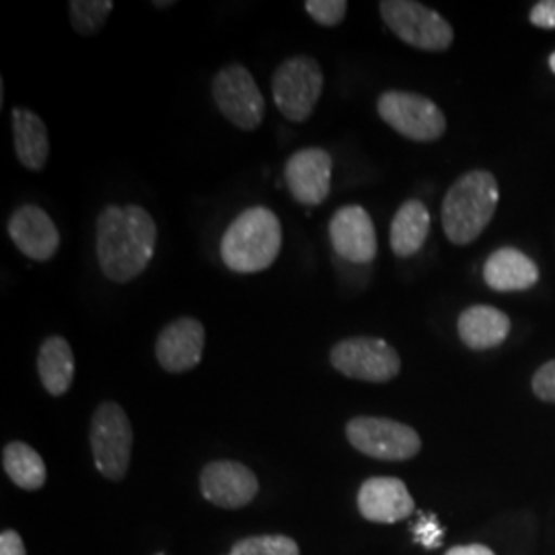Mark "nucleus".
Returning a JSON list of instances; mask_svg holds the SVG:
<instances>
[{"label": "nucleus", "instance_id": "13", "mask_svg": "<svg viewBox=\"0 0 555 555\" xmlns=\"http://www.w3.org/2000/svg\"><path fill=\"white\" fill-rule=\"evenodd\" d=\"M330 241L337 256L350 263H371L377 258V231L371 215L350 204L336 210L330 220Z\"/></svg>", "mask_w": 555, "mask_h": 555}, {"label": "nucleus", "instance_id": "16", "mask_svg": "<svg viewBox=\"0 0 555 555\" xmlns=\"http://www.w3.org/2000/svg\"><path fill=\"white\" fill-rule=\"evenodd\" d=\"M358 511L371 522L391 525L414 515L416 502L397 477H371L358 490Z\"/></svg>", "mask_w": 555, "mask_h": 555}, {"label": "nucleus", "instance_id": "3", "mask_svg": "<svg viewBox=\"0 0 555 555\" xmlns=\"http://www.w3.org/2000/svg\"><path fill=\"white\" fill-rule=\"evenodd\" d=\"M500 188L490 171L476 169L456 179L442 199V229L455 245H469L496 215Z\"/></svg>", "mask_w": 555, "mask_h": 555}, {"label": "nucleus", "instance_id": "7", "mask_svg": "<svg viewBox=\"0 0 555 555\" xmlns=\"http://www.w3.org/2000/svg\"><path fill=\"white\" fill-rule=\"evenodd\" d=\"M346 437L358 453L378 461H408L422 451L416 430L389 417H352L346 424Z\"/></svg>", "mask_w": 555, "mask_h": 555}, {"label": "nucleus", "instance_id": "34", "mask_svg": "<svg viewBox=\"0 0 555 555\" xmlns=\"http://www.w3.org/2000/svg\"><path fill=\"white\" fill-rule=\"evenodd\" d=\"M229 555H231V554H229Z\"/></svg>", "mask_w": 555, "mask_h": 555}, {"label": "nucleus", "instance_id": "25", "mask_svg": "<svg viewBox=\"0 0 555 555\" xmlns=\"http://www.w3.org/2000/svg\"><path fill=\"white\" fill-rule=\"evenodd\" d=\"M305 11L321 27H337L348 13V2L346 0H307Z\"/></svg>", "mask_w": 555, "mask_h": 555}, {"label": "nucleus", "instance_id": "30", "mask_svg": "<svg viewBox=\"0 0 555 555\" xmlns=\"http://www.w3.org/2000/svg\"><path fill=\"white\" fill-rule=\"evenodd\" d=\"M444 555H496L490 547H486V545H479V543H474V545H456L453 550H449Z\"/></svg>", "mask_w": 555, "mask_h": 555}, {"label": "nucleus", "instance_id": "22", "mask_svg": "<svg viewBox=\"0 0 555 555\" xmlns=\"http://www.w3.org/2000/svg\"><path fill=\"white\" fill-rule=\"evenodd\" d=\"M2 467L15 486L29 492L43 488L48 476L40 453L21 440H13L2 449Z\"/></svg>", "mask_w": 555, "mask_h": 555}, {"label": "nucleus", "instance_id": "2", "mask_svg": "<svg viewBox=\"0 0 555 555\" xmlns=\"http://www.w3.org/2000/svg\"><path fill=\"white\" fill-rule=\"evenodd\" d=\"M282 249V222L266 206L243 210L220 238L222 263L235 274L268 270Z\"/></svg>", "mask_w": 555, "mask_h": 555}, {"label": "nucleus", "instance_id": "6", "mask_svg": "<svg viewBox=\"0 0 555 555\" xmlns=\"http://www.w3.org/2000/svg\"><path fill=\"white\" fill-rule=\"evenodd\" d=\"M91 451L101 476L112 481L124 479L130 469L134 433L128 414L116 401H105L91 417Z\"/></svg>", "mask_w": 555, "mask_h": 555}, {"label": "nucleus", "instance_id": "19", "mask_svg": "<svg viewBox=\"0 0 555 555\" xmlns=\"http://www.w3.org/2000/svg\"><path fill=\"white\" fill-rule=\"evenodd\" d=\"M11 124L15 153L21 165L34 173L43 171L50 157V137L43 119L27 107H13Z\"/></svg>", "mask_w": 555, "mask_h": 555}, {"label": "nucleus", "instance_id": "15", "mask_svg": "<svg viewBox=\"0 0 555 555\" xmlns=\"http://www.w3.org/2000/svg\"><path fill=\"white\" fill-rule=\"evenodd\" d=\"M206 330L202 321L194 318H179L160 330L155 354L163 371L181 375L196 369L204 354Z\"/></svg>", "mask_w": 555, "mask_h": 555}, {"label": "nucleus", "instance_id": "12", "mask_svg": "<svg viewBox=\"0 0 555 555\" xmlns=\"http://www.w3.org/2000/svg\"><path fill=\"white\" fill-rule=\"evenodd\" d=\"M199 492L210 504L235 511L258 496V477L238 461H212L199 474Z\"/></svg>", "mask_w": 555, "mask_h": 555}, {"label": "nucleus", "instance_id": "18", "mask_svg": "<svg viewBox=\"0 0 555 555\" xmlns=\"http://www.w3.org/2000/svg\"><path fill=\"white\" fill-rule=\"evenodd\" d=\"M511 318L490 305L467 307L456 319V332L461 341L476 352L502 346L511 334Z\"/></svg>", "mask_w": 555, "mask_h": 555}, {"label": "nucleus", "instance_id": "24", "mask_svg": "<svg viewBox=\"0 0 555 555\" xmlns=\"http://www.w3.org/2000/svg\"><path fill=\"white\" fill-rule=\"evenodd\" d=\"M231 555H300L297 541L286 535H258L241 539Z\"/></svg>", "mask_w": 555, "mask_h": 555}, {"label": "nucleus", "instance_id": "5", "mask_svg": "<svg viewBox=\"0 0 555 555\" xmlns=\"http://www.w3.org/2000/svg\"><path fill=\"white\" fill-rule=\"evenodd\" d=\"M385 25L399 40L424 52H444L453 46V25L435 9L414 0H383L378 4Z\"/></svg>", "mask_w": 555, "mask_h": 555}, {"label": "nucleus", "instance_id": "11", "mask_svg": "<svg viewBox=\"0 0 555 555\" xmlns=\"http://www.w3.org/2000/svg\"><path fill=\"white\" fill-rule=\"evenodd\" d=\"M332 155L325 149L309 146L288 157L284 165V181L298 204L319 206L332 192Z\"/></svg>", "mask_w": 555, "mask_h": 555}, {"label": "nucleus", "instance_id": "4", "mask_svg": "<svg viewBox=\"0 0 555 555\" xmlns=\"http://www.w3.org/2000/svg\"><path fill=\"white\" fill-rule=\"evenodd\" d=\"M270 85L278 112L293 124H302L313 116L325 79L318 60L298 54L278 66Z\"/></svg>", "mask_w": 555, "mask_h": 555}, {"label": "nucleus", "instance_id": "20", "mask_svg": "<svg viewBox=\"0 0 555 555\" xmlns=\"http://www.w3.org/2000/svg\"><path fill=\"white\" fill-rule=\"evenodd\" d=\"M430 212L420 199H408L397 208L389 231V243L397 258L416 256L430 235Z\"/></svg>", "mask_w": 555, "mask_h": 555}, {"label": "nucleus", "instance_id": "23", "mask_svg": "<svg viewBox=\"0 0 555 555\" xmlns=\"http://www.w3.org/2000/svg\"><path fill=\"white\" fill-rule=\"evenodd\" d=\"M114 11L112 0H73L68 2L70 23L80 36H93L105 25Z\"/></svg>", "mask_w": 555, "mask_h": 555}, {"label": "nucleus", "instance_id": "10", "mask_svg": "<svg viewBox=\"0 0 555 555\" xmlns=\"http://www.w3.org/2000/svg\"><path fill=\"white\" fill-rule=\"evenodd\" d=\"M212 100L238 130L254 132L266 118V100L254 75L243 64H229L212 80Z\"/></svg>", "mask_w": 555, "mask_h": 555}, {"label": "nucleus", "instance_id": "1", "mask_svg": "<svg viewBox=\"0 0 555 555\" xmlns=\"http://www.w3.org/2000/svg\"><path fill=\"white\" fill-rule=\"evenodd\" d=\"M95 237L103 276L126 284L153 261L157 222L139 204H107L98 217Z\"/></svg>", "mask_w": 555, "mask_h": 555}, {"label": "nucleus", "instance_id": "32", "mask_svg": "<svg viewBox=\"0 0 555 555\" xmlns=\"http://www.w3.org/2000/svg\"><path fill=\"white\" fill-rule=\"evenodd\" d=\"M550 68H552V73L555 75V52L550 56Z\"/></svg>", "mask_w": 555, "mask_h": 555}, {"label": "nucleus", "instance_id": "14", "mask_svg": "<svg viewBox=\"0 0 555 555\" xmlns=\"http://www.w3.org/2000/svg\"><path fill=\"white\" fill-rule=\"evenodd\" d=\"M7 231L25 258L43 263L59 254V227L41 206H20L7 222Z\"/></svg>", "mask_w": 555, "mask_h": 555}, {"label": "nucleus", "instance_id": "26", "mask_svg": "<svg viewBox=\"0 0 555 555\" xmlns=\"http://www.w3.org/2000/svg\"><path fill=\"white\" fill-rule=\"evenodd\" d=\"M533 393L541 401L555 403V360L545 362L533 375Z\"/></svg>", "mask_w": 555, "mask_h": 555}, {"label": "nucleus", "instance_id": "17", "mask_svg": "<svg viewBox=\"0 0 555 555\" xmlns=\"http://www.w3.org/2000/svg\"><path fill=\"white\" fill-rule=\"evenodd\" d=\"M483 280L496 293H522L539 282V268L520 249L502 247L486 259Z\"/></svg>", "mask_w": 555, "mask_h": 555}, {"label": "nucleus", "instance_id": "33", "mask_svg": "<svg viewBox=\"0 0 555 555\" xmlns=\"http://www.w3.org/2000/svg\"><path fill=\"white\" fill-rule=\"evenodd\" d=\"M157 555H163V554H157Z\"/></svg>", "mask_w": 555, "mask_h": 555}, {"label": "nucleus", "instance_id": "27", "mask_svg": "<svg viewBox=\"0 0 555 555\" xmlns=\"http://www.w3.org/2000/svg\"><path fill=\"white\" fill-rule=\"evenodd\" d=\"M442 529L438 527L435 516H424L416 525V539L424 547H438L440 545Z\"/></svg>", "mask_w": 555, "mask_h": 555}, {"label": "nucleus", "instance_id": "29", "mask_svg": "<svg viewBox=\"0 0 555 555\" xmlns=\"http://www.w3.org/2000/svg\"><path fill=\"white\" fill-rule=\"evenodd\" d=\"M0 555H27L20 533L2 531V535H0Z\"/></svg>", "mask_w": 555, "mask_h": 555}, {"label": "nucleus", "instance_id": "9", "mask_svg": "<svg viewBox=\"0 0 555 555\" xmlns=\"http://www.w3.org/2000/svg\"><path fill=\"white\" fill-rule=\"evenodd\" d=\"M330 360L344 377L364 383H389L401 371L396 348L380 337H346L332 348Z\"/></svg>", "mask_w": 555, "mask_h": 555}, {"label": "nucleus", "instance_id": "21", "mask_svg": "<svg viewBox=\"0 0 555 555\" xmlns=\"http://www.w3.org/2000/svg\"><path fill=\"white\" fill-rule=\"evenodd\" d=\"M38 375L52 397L64 396L75 380V354L62 336H50L38 352Z\"/></svg>", "mask_w": 555, "mask_h": 555}, {"label": "nucleus", "instance_id": "31", "mask_svg": "<svg viewBox=\"0 0 555 555\" xmlns=\"http://www.w3.org/2000/svg\"><path fill=\"white\" fill-rule=\"evenodd\" d=\"M157 9H163V7H173L176 2H171V0H167V2H153Z\"/></svg>", "mask_w": 555, "mask_h": 555}, {"label": "nucleus", "instance_id": "8", "mask_svg": "<svg viewBox=\"0 0 555 555\" xmlns=\"http://www.w3.org/2000/svg\"><path fill=\"white\" fill-rule=\"evenodd\" d=\"M380 119L414 142H435L447 132V118L437 103L412 91H385L377 101Z\"/></svg>", "mask_w": 555, "mask_h": 555}, {"label": "nucleus", "instance_id": "28", "mask_svg": "<svg viewBox=\"0 0 555 555\" xmlns=\"http://www.w3.org/2000/svg\"><path fill=\"white\" fill-rule=\"evenodd\" d=\"M531 23L541 29H555V0H541L531 9Z\"/></svg>", "mask_w": 555, "mask_h": 555}]
</instances>
